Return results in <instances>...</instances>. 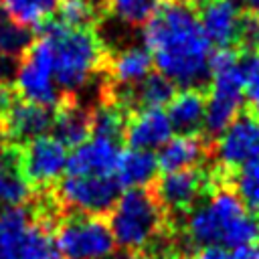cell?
<instances>
[{"label": "cell", "mask_w": 259, "mask_h": 259, "mask_svg": "<svg viewBox=\"0 0 259 259\" xmlns=\"http://www.w3.org/2000/svg\"><path fill=\"white\" fill-rule=\"evenodd\" d=\"M241 8L235 0H212L198 10L200 26L210 45L217 49H235V34L239 24Z\"/></svg>", "instance_id": "9a60e30c"}, {"label": "cell", "mask_w": 259, "mask_h": 259, "mask_svg": "<svg viewBox=\"0 0 259 259\" xmlns=\"http://www.w3.org/2000/svg\"><path fill=\"white\" fill-rule=\"evenodd\" d=\"M208 154V142L200 138V134L188 136L178 134L172 136L158 152V166L162 172H176V170H188L198 168L200 162Z\"/></svg>", "instance_id": "ac0fdd59"}, {"label": "cell", "mask_w": 259, "mask_h": 259, "mask_svg": "<svg viewBox=\"0 0 259 259\" xmlns=\"http://www.w3.org/2000/svg\"><path fill=\"white\" fill-rule=\"evenodd\" d=\"M172 134L174 127L162 107H144L127 115L123 138L130 148L154 152L156 148H162Z\"/></svg>", "instance_id": "8fae6325"}, {"label": "cell", "mask_w": 259, "mask_h": 259, "mask_svg": "<svg viewBox=\"0 0 259 259\" xmlns=\"http://www.w3.org/2000/svg\"><path fill=\"white\" fill-rule=\"evenodd\" d=\"M255 14L259 16V2H257V6H255Z\"/></svg>", "instance_id": "d590c367"}, {"label": "cell", "mask_w": 259, "mask_h": 259, "mask_svg": "<svg viewBox=\"0 0 259 259\" xmlns=\"http://www.w3.org/2000/svg\"><path fill=\"white\" fill-rule=\"evenodd\" d=\"M235 2H241V4H245L247 8H253V6H257L259 0H235Z\"/></svg>", "instance_id": "836d02e7"}, {"label": "cell", "mask_w": 259, "mask_h": 259, "mask_svg": "<svg viewBox=\"0 0 259 259\" xmlns=\"http://www.w3.org/2000/svg\"><path fill=\"white\" fill-rule=\"evenodd\" d=\"M55 243L63 259H109L115 253L109 223L95 214L75 212L63 219L55 231Z\"/></svg>", "instance_id": "5b68a950"}, {"label": "cell", "mask_w": 259, "mask_h": 259, "mask_svg": "<svg viewBox=\"0 0 259 259\" xmlns=\"http://www.w3.org/2000/svg\"><path fill=\"white\" fill-rule=\"evenodd\" d=\"M14 91L22 101L36 103L49 109L59 107L61 89L55 79L53 51L45 36L36 38L20 59L14 75Z\"/></svg>", "instance_id": "8992f818"}, {"label": "cell", "mask_w": 259, "mask_h": 259, "mask_svg": "<svg viewBox=\"0 0 259 259\" xmlns=\"http://www.w3.org/2000/svg\"><path fill=\"white\" fill-rule=\"evenodd\" d=\"M6 259H63L45 219L34 217Z\"/></svg>", "instance_id": "44dd1931"}, {"label": "cell", "mask_w": 259, "mask_h": 259, "mask_svg": "<svg viewBox=\"0 0 259 259\" xmlns=\"http://www.w3.org/2000/svg\"><path fill=\"white\" fill-rule=\"evenodd\" d=\"M168 117L176 134H202L206 113V89L186 87L176 91L168 103Z\"/></svg>", "instance_id": "e0dca14e"}, {"label": "cell", "mask_w": 259, "mask_h": 259, "mask_svg": "<svg viewBox=\"0 0 259 259\" xmlns=\"http://www.w3.org/2000/svg\"><path fill=\"white\" fill-rule=\"evenodd\" d=\"M214 176L208 178L204 170L188 168V170H176V172H164L154 188L156 198L160 200L162 208L168 212L188 214L196 202L204 196V192L214 190Z\"/></svg>", "instance_id": "ba28073f"}, {"label": "cell", "mask_w": 259, "mask_h": 259, "mask_svg": "<svg viewBox=\"0 0 259 259\" xmlns=\"http://www.w3.org/2000/svg\"><path fill=\"white\" fill-rule=\"evenodd\" d=\"M115 174H67L57 190L61 204L83 214L103 217L121 194Z\"/></svg>", "instance_id": "52a82bcc"}, {"label": "cell", "mask_w": 259, "mask_h": 259, "mask_svg": "<svg viewBox=\"0 0 259 259\" xmlns=\"http://www.w3.org/2000/svg\"><path fill=\"white\" fill-rule=\"evenodd\" d=\"M212 144L219 168L227 172L259 158V119L245 107Z\"/></svg>", "instance_id": "9c48e42d"}, {"label": "cell", "mask_w": 259, "mask_h": 259, "mask_svg": "<svg viewBox=\"0 0 259 259\" xmlns=\"http://www.w3.org/2000/svg\"><path fill=\"white\" fill-rule=\"evenodd\" d=\"M109 229L121 251L142 253L166 229V210L154 190L127 188L109 210Z\"/></svg>", "instance_id": "3957f363"}, {"label": "cell", "mask_w": 259, "mask_h": 259, "mask_svg": "<svg viewBox=\"0 0 259 259\" xmlns=\"http://www.w3.org/2000/svg\"><path fill=\"white\" fill-rule=\"evenodd\" d=\"M95 12H97V16H101L107 8H109V4H111V0H85Z\"/></svg>", "instance_id": "4dcf8cb0"}, {"label": "cell", "mask_w": 259, "mask_h": 259, "mask_svg": "<svg viewBox=\"0 0 259 259\" xmlns=\"http://www.w3.org/2000/svg\"><path fill=\"white\" fill-rule=\"evenodd\" d=\"M53 138L65 148H77L91 136V109L79 101L67 99L55 107L53 113Z\"/></svg>", "instance_id": "2e32d148"}, {"label": "cell", "mask_w": 259, "mask_h": 259, "mask_svg": "<svg viewBox=\"0 0 259 259\" xmlns=\"http://www.w3.org/2000/svg\"><path fill=\"white\" fill-rule=\"evenodd\" d=\"M170 259H184V257H178V255H176V257H170Z\"/></svg>", "instance_id": "8d00e7d4"}, {"label": "cell", "mask_w": 259, "mask_h": 259, "mask_svg": "<svg viewBox=\"0 0 259 259\" xmlns=\"http://www.w3.org/2000/svg\"><path fill=\"white\" fill-rule=\"evenodd\" d=\"M154 59L146 47L130 45L113 51L105 59V69L115 89H130L152 73Z\"/></svg>", "instance_id": "5bb4252c"}, {"label": "cell", "mask_w": 259, "mask_h": 259, "mask_svg": "<svg viewBox=\"0 0 259 259\" xmlns=\"http://www.w3.org/2000/svg\"><path fill=\"white\" fill-rule=\"evenodd\" d=\"M2 138H4V132H2V125H0V156H2V152H4V150H2Z\"/></svg>", "instance_id": "e575fe53"}, {"label": "cell", "mask_w": 259, "mask_h": 259, "mask_svg": "<svg viewBox=\"0 0 259 259\" xmlns=\"http://www.w3.org/2000/svg\"><path fill=\"white\" fill-rule=\"evenodd\" d=\"M227 259H259V245H245V247H237L231 249Z\"/></svg>", "instance_id": "f546056e"}, {"label": "cell", "mask_w": 259, "mask_h": 259, "mask_svg": "<svg viewBox=\"0 0 259 259\" xmlns=\"http://www.w3.org/2000/svg\"><path fill=\"white\" fill-rule=\"evenodd\" d=\"M257 57H259V53H257Z\"/></svg>", "instance_id": "74e56055"}, {"label": "cell", "mask_w": 259, "mask_h": 259, "mask_svg": "<svg viewBox=\"0 0 259 259\" xmlns=\"http://www.w3.org/2000/svg\"><path fill=\"white\" fill-rule=\"evenodd\" d=\"M121 154V142L91 136L77 146L67 160V174H115V166Z\"/></svg>", "instance_id": "7c38bea8"}, {"label": "cell", "mask_w": 259, "mask_h": 259, "mask_svg": "<svg viewBox=\"0 0 259 259\" xmlns=\"http://www.w3.org/2000/svg\"><path fill=\"white\" fill-rule=\"evenodd\" d=\"M30 198V184L20 170V148H8L0 156V206H22Z\"/></svg>", "instance_id": "ffe728a7"}, {"label": "cell", "mask_w": 259, "mask_h": 259, "mask_svg": "<svg viewBox=\"0 0 259 259\" xmlns=\"http://www.w3.org/2000/svg\"><path fill=\"white\" fill-rule=\"evenodd\" d=\"M247 212L241 198L229 188V184H221L210 190V196L196 204L186 219V239L198 249L204 245H221L229 227Z\"/></svg>", "instance_id": "277c9868"}, {"label": "cell", "mask_w": 259, "mask_h": 259, "mask_svg": "<svg viewBox=\"0 0 259 259\" xmlns=\"http://www.w3.org/2000/svg\"><path fill=\"white\" fill-rule=\"evenodd\" d=\"M59 22L71 28H89L97 22V12L85 0H61L57 6Z\"/></svg>", "instance_id": "4316f807"}, {"label": "cell", "mask_w": 259, "mask_h": 259, "mask_svg": "<svg viewBox=\"0 0 259 259\" xmlns=\"http://www.w3.org/2000/svg\"><path fill=\"white\" fill-rule=\"evenodd\" d=\"M144 42L158 73L182 89H206L210 85L208 42L198 12L184 0H162L152 18L144 24Z\"/></svg>", "instance_id": "6da1fadb"}, {"label": "cell", "mask_w": 259, "mask_h": 259, "mask_svg": "<svg viewBox=\"0 0 259 259\" xmlns=\"http://www.w3.org/2000/svg\"><path fill=\"white\" fill-rule=\"evenodd\" d=\"M32 42L34 36L30 26H24L18 20H14L0 6V57L22 59L26 51L32 47Z\"/></svg>", "instance_id": "603a6c76"}, {"label": "cell", "mask_w": 259, "mask_h": 259, "mask_svg": "<svg viewBox=\"0 0 259 259\" xmlns=\"http://www.w3.org/2000/svg\"><path fill=\"white\" fill-rule=\"evenodd\" d=\"M160 4L162 0H111L109 12L115 22L127 28H136L146 24Z\"/></svg>", "instance_id": "d4e9b609"}, {"label": "cell", "mask_w": 259, "mask_h": 259, "mask_svg": "<svg viewBox=\"0 0 259 259\" xmlns=\"http://www.w3.org/2000/svg\"><path fill=\"white\" fill-rule=\"evenodd\" d=\"M184 2H186L188 6H192V8L198 12L200 8H204V6H206L208 2H212V0H184Z\"/></svg>", "instance_id": "d6a6232c"}, {"label": "cell", "mask_w": 259, "mask_h": 259, "mask_svg": "<svg viewBox=\"0 0 259 259\" xmlns=\"http://www.w3.org/2000/svg\"><path fill=\"white\" fill-rule=\"evenodd\" d=\"M109 259H146L142 253H134V251H121V253H113Z\"/></svg>", "instance_id": "1f68e13d"}, {"label": "cell", "mask_w": 259, "mask_h": 259, "mask_svg": "<svg viewBox=\"0 0 259 259\" xmlns=\"http://www.w3.org/2000/svg\"><path fill=\"white\" fill-rule=\"evenodd\" d=\"M227 182L231 184L229 188L241 198L245 208L259 214V158L227 172Z\"/></svg>", "instance_id": "7402d4cb"}, {"label": "cell", "mask_w": 259, "mask_h": 259, "mask_svg": "<svg viewBox=\"0 0 259 259\" xmlns=\"http://www.w3.org/2000/svg\"><path fill=\"white\" fill-rule=\"evenodd\" d=\"M229 251L221 245H204V247H198L192 255V259H227Z\"/></svg>", "instance_id": "83f0119b"}, {"label": "cell", "mask_w": 259, "mask_h": 259, "mask_svg": "<svg viewBox=\"0 0 259 259\" xmlns=\"http://www.w3.org/2000/svg\"><path fill=\"white\" fill-rule=\"evenodd\" d=\"M235 49L239 51V55L259 53V16L251 8L241 10L235 34Z\"/></svg>", "instance_id": "484cf974"}, {"label": "cell", "mask_w": 259, "mask_h": 259, "mask_svg": "<svg viewBox=\"0 0 259 259\" xmlns=\"http://www.w3.org/2000/svg\"><path fill=\"white\" fill-rule=\"evenodd\" d=\"M158 156L150 150H136L127 148L121 150L117 166H115V178L121 188H148L158 174Z\"/></svg>", "instance_id": "d6986e66"}, {"label": "cell", "mask_w": 259, "mask_h": 259, "mask_svg": "<svg viewBox=\"0 0 259 259\" xmlns=\"http://www.w3.org/2000/svg\"><path fill=\"white\" fill-rule=\"evenodd\" d=\"M53 51L55 79L61 93L73 95L83 91L93 75L105 67V47L89 28H71L59 20L42 24V34Z\"/></svg>", "instance_id": "7a4b0ae2"}, {"label": "cell", "mask_w": 259, "mask_h": 259, "mask_svg": "<svg viewBox=\"0 0 259 259\" xmlns=\"http://www.w3.org/2000/svg\"><path fill=\"white\" fill-rule=\"evenodd\" d=\"M12 105H14V89H12L10 83L0 81V121L10 111Z\"/></svg>", "instance_id": "f1b7e54d"}, {"label": "cell", "mask_w": 259, "mask_h": 259, "mask_svg": "<svg viewBox=\"0 0 259 259\" xmlns=\"http://www.w3.org/2000/svg\"><path fill=\"white\" fill-rule=\"evenodd\" d=\"M69 152L53 136H40L20 148V170L30 186H51L67 172Z\"/></svg>", "instance_id": "30bf717a"}, {"label": "cell", "mask_w": 259, "mask_h": 259, "mask_svg": "<svg viewBox=\"0 0 259 259\" xmlns=\"http://www.w3.org/2000/svg\"><path fill=\"white\" fill-rule=\"evenodd\" d=\"M61 0H0V6L24 26H42L49 22Z\"/></svg>", "instance_id": "cb8c5ba5"}, {"label": "cell", "mask_w": 259, "mask_h": 259, "mask_svg": "<svg viewBox=\"0 0 259 259\" xmlns=\"http://www.w3.org/2000/svg\"><path fill=\"white\" fill-rule=\"evenodd\" d=\"M53 109L28 103V101H14L10 111L0 121L2 132L6 138H10L16 146L28 144L40 136H47V132L53 127Z\"/></svg>", "instance_id": "4fadbf2b"}]
</instances>
